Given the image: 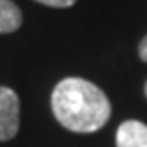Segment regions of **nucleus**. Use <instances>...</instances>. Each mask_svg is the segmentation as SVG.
Returning <instances> with one entry per match:
<instances>
[{"mask_svg":"<svg viewBox=\"0 0 147 147\" xmlns=\"http://www.w3.org/2000/svg\"><path fill=\"white\" fill-rule=\"evenodd\" d=\"M51 108L59 125L74 133H94L110 119L108 96L82 78H65L55 86Z\"/></svg>","mask_w":147,"mask_h":147,"instance_id":"f257e3e1","label":"nucleus"},{"mask_svg":"<svg viewBox=\"0 0 147 147\" xmlns=\"http://www.w3.org/2000/svg\"><path fill=\"white\" fill-rule=\"evenodd\" d=\"M21 102L16 92L0 86V141H8L18 133Z\"/></svg>","mask_w":147,"mask_h":147,"instance_id":"f03ea898","label":"nucleus"},{"mask_svg":"<svg viewBox=\"0 0 147 147\" xmlns=\"http://www.w3.org/2000/svg\"><path fill=\"white\" fill-rule=\"evenodd\" d=\"M117 147H147V125L127 121L117 131Z\"/></svg>","mask_w":147,"mask_h":147,"instance_id":"7ed1b4c3","label":"nucleus"},{"mask_svg":"<svg viewBox=\"0 0 147 147\" xmlns=\"http://www.w3.org/2000/svg\"><path fill=\"white\" fill-rule=\"evenodd\" d=\"M23 14L12 0H0V33H12L21 27Z\"/></svg>","mask_w":147,"mask_h":147,"instance_id":"20e7f679","label":"nucleus"},{"mask_svg":"<svg viewBox=\"0 0 147 147\" xmlns=\"http://www.w3.org/2000/svg\"><path fill=\"white\" fill-rule=\"evenodd\" d=\"M39 4H45V6H53V8H67L71 4H76V0H35Z\"/></svg>","mask_w":147,"mask_h":147,"instance_id":"39448f33","label":"nucleus"},{"mask_svg":"<svg viewBox=\"0 0 147 147\" xmlns=\"http://www.w3.org/2000/svg\"><path fill=\"white\" fill-rule=\"evenodd\" d=\"M139 57L143 59V61H147V35L141 39V43H139Z\"/></svg>","mask_w":147,"mask_h":147,"instance_id":"423d86ee","label":"nucleus"},{"mask_svg":"<svg viewBox=\"0 0 147 147\" xmlns=\"http://www.w3.org/2000/svg\"><path fill=\"white\" fill-rule=\"evenodd\" d=\"M145 96H147V84H145Z\"/></svg>","mask_w":147,"mask_h":147,"instance_id":"0eeeda50","label":"nucleus"}]
</instances>
